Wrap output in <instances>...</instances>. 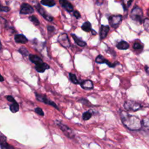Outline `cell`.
<instances>
[{
    "mask_svg": "<svg viewBox=\"0 0 149 149\" xmlns=\"http://www.w3.org/2000/svg\"><path fill=\"white\" fill-rule=\"evenodd\" d=\"M121 121L123 125L130 130H139L141 127V122L136 116L132 115L125 111H120L119 112Z\"/></svg>",
    "mask_w": 149,
    "mask_h": 149,
    "instance_id": "cell-1",
    "label": "cell"
},
{
    "mask_svg": "<svg viewBox=\"0 0 149 149\" xmlns=\"http://www.w3.org/2000/svg\"><path fill=\"white\" fill-rule=\"evenodd\" d=\"M130 17L136 23H138L139 24H141L143 21V12L142 9L139 6L133 8L130 13Z\"/></svg>",
    "mask_w": 149,
    "mask_h": 149,
    "instance_id": "cell-2",
    "label": "cell"
},
{
    "mask_svg": "<svg viewBox=\"0 0 149 149\" xmlns=\"http://www.w3.org/2000/svg\"><path fill=\"white\" fill-rule=\"evenodd\" d=\"M123 106L125 109L128 111H136L141 108V104L133 100H127L125 101Z\"/></svg>",
    "mask_w": 149,
    "mask_h": 149,
    "instance_id": "cell-3",
    "label": "cell"
},
{
    "mask_svg": "<svg viewBox=\"0 0 149 149\" xmlns=\"http://www.w3.org/2000/svg\"><path fill=\"white\" fill-rule=\"evenodd\" d=\"M56 125L59 126L60 129L63 132V133L66 136L70 139H72L74 137V135H75L74 133L69 127L64 125L63 123H61L59 121H56Z\"/></svg>",
    "mask_w": 149,
    "mask_h": 149,
    "instance_id": "cell-4",
    "label": "cell"
},
{
    "mask_svg": "<svg viewBox=\"0 0 149 149\" xmlns=\"http://www.w3.org/2000/svg\"><path fill=\"white\" fill-rule=\"evenodd\" d=\"M122 20V16L120 15H112L109 17L108 21L110 26L113 28H116Z\"/></svg>",
    "mask_w": 149,
    "mask_h": 149,
    "instance_id": "cell-5",
    "label": "cell"
},
{
    "mask_svg": "<svg viewBox=\"0 0 149 149\" xmlns=\"http://www.w3.org/2000/svg\"><path fill=\"white\" fill-rule=\"evenodd\" d=\"M36 98L37 99V100H38L39 101H41V102H44V104L51 105L53 107H54V108H56L57 109H58V107L57 105L54 102H53L52 101H51L49 99H48L45 95H42V94H40L38 93H36Z\"/></svg>",
    "mask_w": 149,
    "mask_h": 149,
    "instance_id": "cell-6",
    "label": "cell"
},
{
    "mask_svg": "<svg viewBox=\"0 0 149 149\" xmlns=\"http://www.w3.org/2000/svg\"><path fill=\"white\" fill-rule=\"evenodd\" d=\"M58 41L60 44L65 48H69L70 46L69 39L66 33H62L60 34L58 37Z\"/></svg>",
    "mask_w": 149,
    "mask_h": 149,
    "instance_id": "cell-7",
    "label": "cell"
},
{
    "mask_svg": "<svg viewBox=\"0 0 149 149\" xmlns=\"http://www.w3.org/2000/svg\"><path fill=\"white\" fill-rule=\"evenodd\" d=\"M95 61L98 63H106L108 66H109V67L111 68H113V67H115L116 65H117L118 64V62H116V63H111L109 61H108V60H107L102 55H98L95 59Z\"/></svg>",
    "mask_w": 149,
    "mask_h": 149,
    "instance_id": "cell-8",
    "label": "cell"
},
{
    "mask_svg": "<svg viewBox=\"0 0 149 149\" xmlns=\"http://www.w3.org/2000/svg\"><path fill=\"white\" fill-rule=\"evenodd\" d=\"M34 12V9L29 4L24 3L21 6V9L20 10V14L27 15V14H31Z\"/></svg>",
    "mask_w": 149,
    "mask_h": 149,
    "instance_id": "cell-9",
    "label": "cell"
},
{
    "mask_svg": "<svg viewBox=\"0 0 149 149\" xmlns=\"http://www.w3.org/2000/svg\"><path fill=\"white\" fill-rule=\"evenodd\" d=\"M36 7L37 10H38V12L40 13L41 15H42V16L45 18V19L49 21V22H51V21L53 20V17H52L51 16L49 15L45 11V10H44L41 6H40V5L39 4H37V5H36Z\"/></svg>",
    "mask_w": 149,
    "mask_h": 149,
    "instance_id": "cell-10",
    "label": "cell"
},
{
    "mask_svg": "<svg viewBox=\"0 0 149 149\" xmlns=\"http://www.w3.org/2000/svg\"><path fill=\"white\" fill-rule=\"evenodd\" d=\"M59 2L61 5L68 12H71L73 10V7L68 0H59Z\"/></svg>",
    "mask_w": 149,
    "mask_h": 149,
    "instance_id": "cell-11",
    "label": "cell"
},
{
    "mask_svg": "<svg viewBox=\"0 0 149 149\" xmlns=\"http://www.w3.org/2000/svg\"><path fill=\"white\" fill-rule=\"evenodd\" d=\"M109 31V27L108 26L101 25L100 29V36L101 39L105 38L107 37Z\"/></svg>",
    "mask_w": 149,
    "mask_h": 149,
    "instance_id": "cell-12",
    "label": "cell"
},
{
    "mask_svg": "<svg viewBox=\"0 0 149 149\" xmlns=\"http://www.w3.org/2000/svg\"><path fill=\"white\" fill-rule=\"evenodd\" d=\"M80 86L84 90H91L93 88V83L90 80H86L80 83Z\"/></svg>",
    "mask_w": 149,
    "mask_h": 149,
    "instance_id": "cell-13",
    "label": "cell"
},
{
    "mask_svg": "<svg viewBox=\"0 0 149 149\" xmlns=\"http://www.w3.org/2000/svg\"><path fill=\"white\" fill-rule=\"evenodd\" d=\"M35 69L37 72L40 73H43L45 70L49 69V66L47 63L42 62L39 65H36Z\"/></svg>",
    "mask_w": 149,
    "mask_h": 149,
    "instance_id": "cell-14",
    "label": "cell"
},
{
    "mask_svg": "<svg viewBox=\"0 0 149 149\" xmlns=\"http://www.w3.org/2000/svg\"><path fill=\"white\" fill-rule=\"evenodd\" d=\"M15 41L17 43L25 44L28 42L27 38L23 34H17L15 37Z\"/></svg>",
    "mask_w": 149,
    "mask_h": 149,
    "instance_id": "cell-15",
    "label": "cell"
},
{
    "mask_svg": "<svg viewBox=\"0 0 149 149\" xmlns=\"http://www.w3.org/2000/svg\"><path fill=\"white\" fill-rule=\"evenodd\" d=\"M29 59L31 61V62L34 63L36 65H39V64L43 62L42 60L39 56H38L37 55H35L30 54L29 55Z\"/></svg>",
    "mask_w": 149,
    "mask_h": 149,
    "instance_id": "cell-16",
    "label": "cell"
},
{
    "mask_svg": "<svg viewBox=\"0 0 149 149\" xmlns=\"http://www.w3.org/2000/svg\"><path fill=\"white\" fill-rule=\"evenodd\" d=\"M129 47V44L125 41H120L116 44V48L119 49L125 50L128 49Z\"/></svg>",
    "mask_w": 149,
    "mask_h": 149,
    "instance_id": "cell-17",
    "label": "cell"
},
{
    "mask_svg": "<svg viewBox=\"0 0 149 149\" xmlns=\"http://www.w3.org/2000/svg\"><path fill=\"white\" fill-rule=\"evenodd\" d=\"M71 36L73 37L75 43L77 44L79 46L84 47H85L86 45V43L84 41H83L81 39H80L79 38H78L74 34H71Z\"/></svg>",
    "mask_w": 149,
    "mask_h": 149,
    "instance_id": "cell-18",
    "label": "cell"
},
{
    "mask_svg": "<svg viewBox=\"0 0 149 149\" xmlns=\"http://www.w3.org/2000/svg\"><path fill=\"white\" fill-rule=\"evenodd\" d=\"M81 29L86 32H90L91 31V24L89 22H85L81 26Z\"/></svg>",
    "mask_w": 149,
    "mask_h": 149,
    "instance_id": "cell-19",
    "label": "cell"
},
{
    "mask_svg": "<svg viewBox=\"0 0 149 149\" xmlns=\"http://www.w3.org/2000/svg\"><path fill=\"white\" fill-rule=\"evenodd\" d=\"M41 3L45 6L52 7L55 5L56 2L54 0H41Z\"/></svg>",
    "mask_w": 149,
    "mask_h": 149,
    "instance_id": "cell-20",
    "label": "cell"
},
{
    "mask_svg": "<svg viewBox=\"0 0 149 149\" xmlns=\"http://www.w3.org/2000/svg\"><path fill=\"white\" fill-rule=\"evenodd\" d=\"M19 106L16 101L12 102V104L10 105V110L13 113L17 112V111H19Z\"/></svg>",
    "mask_w": 149,
    "mask_h": 149,
    "instance_id": "cell-21",
    "label": "cell"
},
{
    "mask_svg": "<svg viewBox=\"0 0 149 149\" xmlns=\"http://www.w3.org/2000/svg\"><path fill=\"white\" fill-rule=\"evenodd\" d=\"M133 0H122V5L125 10H127L130 6Z\"/></svg>",
    "mask_w": 149,
    "mask_h": 149,
    "instance_id": "cell-22",
    "label": "cell"
},
{
    "mask_svg": "<svg viewBox=\"0 0 149 149\" xmlns=\"http://www.w3.org/2000/svg\"><path fill=\"white\" fill-rule=\"evenodd\" d=\"M143 48V45L140 42V41H136L133 44V48L135 50L141 49Z\"/></svg>",
    "mask_w": 149,
    "mask_h": 149,
    "instance_id": "cell-23",
    "label": "cell"
},
{
    "mask_svg": "<svg viewBox=\"0 0 149 149\" xmlns=\"http://www.w3.org/2000/svg\"><path fill=\"white\" fill-rule=\"evenodd\" d=\"M0 146L1 149H15L12 146L9 144L6 140L2 141L1 143H0Z\"/></svg>",
    "mask_w": 149,
    "mask_h": 149,
    "instance_id": "cell-24",
    "label": "cell"
},
{
    "mask_svg": "<svg viewBox=\"0 0 149 149\" xmlns=\"http://www.w3.org/2000/svg\"><path fill=\"white\" fill-rule=\"evenodd\" d=\"M69 78H70V80H71V81L73 84H79V81H78V80L77 79V76L75 74L72 73H69Z\"/></svg>",
    "mask_w": 149,
    "mask_h": 149,
    "instance_id": "cell-25",
    "label": "cell"
},
{
    "mask_svg": "<svg viewBox=\"0 0 149 149\" xmlns=\"http://www.w3.org/2000/svg\"><path fill=\"white\" fill-rule=\"evenodd\" d=\"M92 116V113L90 111H86L83 113L82 115V118L84 120H87L90 119Z\"/></svg>",
    "mask_w": 149,
    "mask_h": 149,
    "instance_id": "cell-26",
    "label": "cell"
},
{
    "mask_svg": "<svg viewBox=\"0 0 149 149\" xmlns=\"http://www.w3.org/2000/svg\"><path fill=\"white\" fill-rule=\"evenodd\" d=\"M141 122L142 126L149 130V119L147 118H144L142 120H141Z\"/></svg>",
    "mask_w": 149,
    "mask_h": 149,
    "instance_id": "cell-27",
    "label": "cell"
},
{
    "mask_svg": "<svg viewBox=\"0 0 149 149\" xmlns=\"http://www.w3.org/2000/svg\"><path fill=\"white\" fill-rule=\"evenodd\" d=\"M29 20L35 25L37 26V25H39L40 24V22L39 20H38V19L35 16H30L29 17Z\"/></svg>",
    "mask_w": 149,
    "mask_h": 149,
    "instance_id": "cell-28",
    "label": "cell"
},
{
    "mask_svg": "<svg viewBox=\"0 0 149 149\" xmlns=\"http://www.w3.org/2000/svg\"><path fill=\"white\" fill-rule=\"evenodd\" d=\"M19 52L24 56H26L29 55V52L27 49L24 47H20L19 49Z\"/></svg>",
    "mask_w": 149,
    "mask_h": 149,
    "instance_id": "cell-29",
    "label": "cell"
},
{
    "mask_svg": "<svg viewBox=\"0 0 149 149\" xmlns=\"http://www.w3.org/2000/svg\"><path fill=\"white\" fill-rule=\"evenodd\" d=\"M144 27L145 30L149 32V19H145L144 20Z\"/></svg>",
    "mask_w": 149,
    "mask_h": 149,
    "instance_id": "cell-30",
    "label": "cell"
},
{
    "mask_svg": "<svg viewBox=\"0 0 149 149\" xmlns=\"http://www.w3.org/2000/svg\"><path fill=\"white\" fill-rule=\"evenodd\" d=\"M34 111H35V112H36L37 114H38V115H41V116H44V113L42 109L41 108H40V107H37V108H36Z\"/></svg>",
    "mask_w": 149,
    "mask_h": 149,
    "instance_id": "cell-31",
    "label": "cell"
},
{
    "mask_svg": "<svg viewBox=\"0 0 149 149\" xmlns=\"http://www.w3.org/2000/svg\"><path fill=\"white\" fill-rule=\"evenodd\" d=\"M10 10V8L8 6H3L0 5V11L1 12H8Z\"/></svg>",
    "mask_w": 149,
    "mask_h": 149,
    "instance_id": "cell-32",
    "label": "cell"
},
{
    "mask_svg": "<svg viewBox=\"0 0 149 149\" xmlns=\"http://www.w3.org/2000/svg\"><path fill=\"white\" fill-rule=\"evenodd\" d=\"M6 99L8 100V101H9V102H12V103L16 101L15 100V98H14L12 95H7V96L6 97Z\"/></svg>",
    "mask_w": 149,
    "mask_h": 149,
    "instance_id": "cell-33",
    "label": "cell"
},
{
    "mask_svg": "<svg viewBox=\"0 0 149 149\" xmlns=\"http://www.w3.org/2000/svg\"><path fill=\"white\" fill-rule=\"evenodd\" d=\"M73 15H74V16L76 19H79V18H80V16H81L80 13H79L77 10H76V11H74V12H73Z\"/></svg>",
    "mask_w": 149,
    "mask_h": 149,
    "instance_id": "cell-34",
    "label": "cell"
},
{
    "mask_svg": "<svg viewBox=\"0 0 149 149\" xmlns=\"http://www.w3.org/2000/svg\"><path fill=\"white\" fill-rule=\"evenodd\" d=\"M47 29L49 32H53L54 31H55V28L54 27L52 26H47Z\"/></svg>",
    "mask_w": 149,
    "mask_h": 149,
    "instance_id": "cell-35",
    "label": "cell"
},
{
    "mask_svg": "<svg viewBox=\"0 0 149 149\" xmlns=\"http://www.w3.org/2000/svg\"><path fill=\"white\" fill-rule=\"evenodd\" d=\"M95 1H96V3L98 4V5H101L104 2V0H95Z\"/></svg>",
    "mask_w": 149,
    "mask_h": 149,
    "instance_id": "cell-36",
    "label": "cell"
},
{
    "mask_svg": "<svg viewBox=\"0 0 149 149\" xmlns=\"http://www.w3.org/2000/svg\"><path fill=\"white\" fill-rule=\"evenodd\" d=\"M5 140H6L5 137H3V136H2L0 135V143H1L2 141H5Z\"/></svg>",
    "mask_w": 149,
    "mask_h": 149,
    "instance_id": "cell-37",
    "label": "cell"
},
{
    "mask_svg": "<svg viewBox=\"0 0 149 149\" xmlns=\"http://www.w3.org/2000/svg\"><path fill=\"white\" fill-rule=\"evenodd\" d=\"M145 70H146V72L149 75V67L147 66H145Z\"/></svg>",
    "mask_w": 149,
    "mask_h": 149,
    "instance_id": "cell-38",
    "label": "cell"
},
{
    "mask_svg": "<svg viewBox=\"0 0 149 149\" xmlns=\"http://www.w3.org/2000/svg\"><path fill=\"white\" fill-rule=\"evenodd\" d=\"M91 33H92V34H93V35H96V34H97V32H96L95 30H93V29L91 30Z\"/></svg>",
    "mask_w": 149,
    "mask_h": 149,
    "instance_id": "cell-39",
    "label": "cell"
},
{
    "mask_svg": "<svg viewBox=\"0 0 149 149\" xmlns=\"http://www.w3.org/2000/svg\"><path fill=\"white\" fill-rule=\"evenodd\" d=\"M4 80V79L3 77H2V76L0 74V81H3Z\"/></svg>",
    "mask_w": 149,
    "mask_h": 149,
    "instance_id": "cell-40",
    "label": "cell"
},
{
    "mask_svg": "<svg viewBox=\"0 0 149 149\" xmlns=\"http://www.w3.org/2000/svg\"><path fill=\"white\" fill-rule=\"evenodd\" d=\"M2 48V44H1V42L0 41V49Z\"/></svg>",
    "mask_w": 149,
    "mask_h": 149,
    "instance_id": "cell-41",
    "label": "cell"
}]
</instances>
